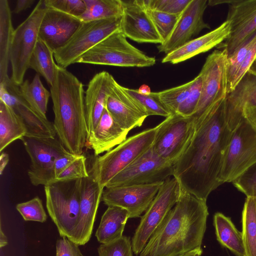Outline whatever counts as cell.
<instances>
[{"mask_svg":"<svg viewBox=\"0 0 256 256\" xmlns=\"http://www.w3.org/2000/svg\"><path fill=\"white\" fill-rule=\"evenodd\" d=\"M82 22L80 18L46 8L40 26L39 38L54 52L69 40Z\"/></svg>","mask_w":256,"mask_h":256,"instance_id":"7402d4cb","label":"cell"},{"mask_svg":"<svg viewBox=\"0 0 256 256\" xmlns=\"http://www.w3.org/2000/svg\"><path fill=\"white\" fill-rule=\"evenodd\" d=\"M86 10L80 18L82 22L122 17L123 8L121 0H84Z\"/></svg>","mask_w":256,"mask_h":256,"instance_id":"d6a6232c","label":"cell"},{"mask_svg":"<svg viewBox=\"0 0 256 256\" xmlns=\"http://www.w3.org/2000/svg\"><path fill=\"white\" fill-rule=\"evenodd\" d=\"M46 10L44 0H39L28 17L14 29L10 53V78L18 86L24 82L25 74L30 68Z\"/></svg>","mask_w":256,"mask_h":256,"instance_id":"52a82bcc","label":"cell"},{"mask_svg":"<svg viewBox=\"0 0 256 256\" xmlns=\"http://www.w3.org/2000/svg\"><path fill=\"white\" fill-rule=\"evenodd\" d=\"M82 179L44 186L46 208L61 237L71 240L80 215Z\"/></svg>","mask_w":256,"mask_h":256,"instance_id":"5b68a950","label":"cell"},{"mask_svg":"<svg viewBox=\"0 0 256 256\" xmlns=\"http://www.w3.org/2000/svg\"><path fill=\"white\" fill-rule=\"evenodd\" d=\"M202 254V250L201 248L192 250L180 256H201Z\"/></svg>","mask_w":256,"mask_h":256,"instance_id":"816d5d0a","label":"cell"},{"mask_svg":"<svg viewBox=\"0 0 256 256\" xmlns=\"http://www.w3.org/2000/svg\"><path fill=\"white\" fill-rule=\"evenodd\" d=\"M208 215L206 200L182 189L176 204L138 256H180L201 248Z\"/></svg>","mask_w":256,"mask_h":256,"instance_id":"7a4b0ae2","label":"cell"},{"mask_svg":"<svg viewBox=\"0 0 256 256\" xmlns=\"http://www.w3.org/2000/svg\"><path fill=\"white\" fill-rule=\"evenodd\" d=\"M214 225L218 241L238 256H246L242 234L235 227L230 218L222 213H216Z\"/></svg>","mask_w":256,"mask_h":256,"instance_id":"f546056e","label":"cell"},{"mask_svg":"<svg viewBox=\"0 0 256 256\" xmlns=\"http://www.w3.org/2000/svg\"><path fill=\"white\" fill-rule=\"evenodd\" d=\"M9 162L8 154L5 152H2L0 156V174L2 175Z\"/></svg>","mask_w":256,"mask_h":256,"instance_id":"681fc988","label":"cell"},{"mask_svg":"<svg viewBox=\"0 0 256 256\" xmlns=\"http://www.w3.org/2000/svg\"><path fill=\"white\" fill-rule=\"evenodd\" d=\"M191 0H142L146 10L180 15Z\"/></svg>","mask_w":256,"mask_h":256,"instance_id":"ab89813d","label":"cell"},{"mask_svg":"<svg viewBox=\"0 0 256 256\" xmlns=\"http://www.w3.org/2000/svg\"><path fill=\"white\" fill-rule=\"evenodd\" d=\"M195 130L192 116L172 114L158 125L152 147L159 156L174 165L190 144Z\"/></svg>","mask_w":256,"mask_h":256,"instance_id":"7c38bea8","label":"cell"},{"mask_svg":"<svg viewBox=\"0 0 256 256\" xmlns=\"http://www.w3.org/2000/svg\"><path fill=\"white\" fill-rule=\"evenodd\" d=\"M34 0H18L13 10L15 14H18L30 8L34 2Z\"/></svg>","mask_w":256,"mask_h":256,"instance_id":"c3c4849f","label":"cell"},{"mask_svg":"<svg viewBox=\"0 0 256 256\" xmlns=\"http://www.w3.org/2000/svg\"><path fill=\"white\" fill-rule=\"evenodd\" d=\"M232 132L224 98L196 126L190 144L174 165L173 177L182 190L206 201L210 193L222 184L220 176Z\"/></svg>","mask_w":256,"mask_h":256,"instance_id":"6da1fadb","label":"cell"},{"mask_svg":"<svg viewBox=\"0 0 256 256\" xmlns=\"http://www.w3.org/2000/svg\"><path fill=\"white\" fill-rule=\"evenodd\" d=\"M129 218L126 210L117 206H108L95 234L98 241L104 244L122 238Z\"/></svg>","mask_w":256,"mask_h":256,"instance_id":"4316f807","label":"cell"},{"mask_svg":"<svg viewBox=\"0 0 256 256\" xmlns=\"http://www.w3.org/2000/svg\"><path fill=\"white\" fill-rule=\"evenodd\" d=\"M16 209L25 221L44 222L47 214L44 210L42 200L38 196L26 202L16 204Z\"/></svg>","mask_w":256,"mask_h":256,"instance_id":"74e56055","label":"cell"},{"mask_svg":"<svg viewBox=\"0 0 256 256\" xmlns=\"http://www.w3.org/2000/svg\"><path fill=\"white\" fill-rule=\"evenodd\" d=\"M86 159L84 154L78 156L58 176L54 182L82 179L89 176L86 167Z\"/></svg>","mask_w":256,"mask_h":256,"instance_id":"ee69618b","label":"cell"},{"mask_svg":"<svg viewBox=\"0 0 256 256\" xmlns=\"http://www.w3.org/2000/svg\"><path fill=\"white\" fill-rule=\"evenodd\" d=\"M230 31L229 22L226 20L212 31L192 40L183 46L166 54L162 63L176 64L218 46L228 37Z\"/></svg>","mask_w":256,"mask_h":256,"instance_id":"d4e9b609","label":"cell"},{"mask_svg":"<svg viewBox=\"0 0 256 256\" xmlns=\"http://www.w3.org/2000/svg\"><path fill=\"white\" fill-rule=\"evenodd\" d=\"M242 236L246 256H256V198L247 197L242 212Z\"/></svg>","mask_w":256,"mask_h":256,"instance_id":"836d02e7","label":"cell"},{"mask_svg":"<svg viewBox=\"0 0 256 256\" xmlns=\"http://www.w3.org/2000/svg\"><path fill=\"white\" fill-rule=\"evenodd\" d=\"M207 6L206 0H191L180 14L170 36L158 46V52L167 54L192 40L204 29H210L204 20Z\"/></svg>","mask_w":256,"mask_h":256,"instance_id":"ac0fdd59","label":"cell"},{"mask_svg":"<svg viewBox=\"0 0 256 256\" xmlns=\"http://www.w3.org/2000/svg\"><path fill=\"white\" fill-rule=\"evenodd\" d=\"M106 108L114 121L130 132L140 127L148 114L144 108L114 80Z\"/></svg>","mask_w":256,"mask_h":256,"instance_id":"44dd1931","label":"cell"},{"mask_svg":"<svg viewBox=\"0 0 256 256\" xmlns=\"http://www.w3.org/2000/svg\"></svg>","mask_w":256,"mask_h":256,"instance_id":"11a10c76","label":"cell"},{"mask_svg":"<svg viewBox=\"0 0 256 256\" xmlns=\"http://www.w3.org/2000/svg\"><path fill=\"white\" fill-rule=\"evenodd\" d=\"M147 10L163 43L172 34L180 14H170L154 10Z\"/></svg>","mask_w":256,"mask_h":256,"instance_id":"8d00e7d4","label":"cell"},{"mask_svg":"<svg viewBox=\"0 0 256 256\" xmlns=\"http://www.w3.org/2000/svg\"><path fill=\"white\" fill-rule=\"evenodd\" d=\"M173 174L174 165L159 156L152 146L116 174L105 188L162 182Z\"/></svg>","mask_w":256,"mask_h":256,"instance_id":"5bb4252c","label":"cell"},{"mask_svg":"<svg viewBox=\"0 0 256 256\" xmlns=\"http://www.w3.org/2000/svg\"><path fill=\"white\" fill-rule=\"evenodd\" d=\"M128 132L114 121L106 108L96 127L87 138L86 142L97 156L124 142Z\"/></svg>","mask_w":256,"mask_h":256,"instance_id":"484cf974","label":"cell"},{"mask_svg":"<svg viewBox=\"0 0 256 256\" xmlns=\"http://www.w3.org/2000/svg\"><path fill=\"white\" fill-rule=\"evenodd\" d=\"M56 246V256H83L79 246L66 236L58 239Z\"/></svg>","mask_w":256,"mask_h":256,"instance_id":"f6af8a7d","label":"cell"},{"mask_svg":"<svg viewBox=\"0 0 256 256\" xmlns=\"http://www.w3.org/2000/svg\"><path fill=\"white\" fill-rule=\"evenodd\" d=\"M14 30L8 1L0 0V84L11 80L8 75V66Z\"/></svg>","mask_w":256,"mask_h":256,"instance_id":"83f0119b","label":"cell"},{"mask_svg":"<svg viewBox=\"0 0 256 256\" xmlns=\"http://www.w3.org/2000/svg\"><path fill=\"white\" fill-rule=\"evenodd\" d=\"M0 100L12 108L20 118L26 129L25 136L54 138L56 135L53 124L35 112L22 96L19 86L12 80L0 84Z\"/></svg>","mask_w":256,"mask_h":256,"instance_id":"2e32d148","label":"cell"},{"mask_svg":"<svg viewBox=\"0 0 256 256\" xmlns=\"http://www.w3.org/2000/svg\"><path fill=\"white\" fill-rule=\"evenodd\" d=\"M157 130L158 126L144 130L127 138L104 154L96 156L92 174L102 188H104L116 174L152 146Z\"/></svg>","mask_w":256,"mask_h":256,"instance_id":"277c9868","label":"cell"},{"mask_svg":"<svg viewBox=\"0 0 256 256\" xmlns=\"http://www.w3.org/2000/svg\"><path fill=\"white\" fill-rule=\"evenodd\" d=\"M123 14L119 30L126 38L138 42L161 44L158 32L142 0H122Z\"/></svg>","mask_w":256,"mask_h":256,"instance_id":"d6986e66","label":"cell"},{"mask_svg":"<svg viewBox=\"0 0 256 256\" xmlns=\"http://www.w3.org/2000/svg\"><path fill=\"white\" fill-rule=\"evenodd\" d=\"M256 162V128L244 117L232 131L226 150L220 181L232 182Z\"/></svg>","mask_w":256,"mask_h":256,"instance_id":"30bf717a","label":"cell"},{"mask_svg":"<svg viewBox=\"0 0 256 256\" xmlns=\"http://www.w3.org/2000/svg\"><path fill=\"white\" fill-rule=\"evenodd\" d=\"M46 8L80 18L86 8L84 0H44Z\"/></svg>","mask_w":256,"mask_h":256,"instance_id":"b9f144b4","label":"cell"},{"mask_svg":"<svg viewBox=\"0 0 256 256\" xmlns=\"http://www.w3.org/2000/svg\"><path fill=\"white\" fill-rule=\"evenodd\" d=\"M78 156L68 152L59 157L56 160L54 168L55 180L58 176L72 163Z\"/></svg>","mask_w":256,"mask_h":256,"instance_id":"bcb514c9","label":"cell"},{"mask_svg":"<svg viewBox=\"0 0 256 256\" xmlns=\"http://www.w3.org/2000/svg\"><path fill=\"white\" fill-rule=\"evenodd\" d=\"M50 92L58 138L70 153L82 154L88 136L84 91L82 82L58 65Z\"/></svg>","mask_w":256,"mask_h":256,"instance_id":"3957f363","label":"cell"},{"mask_svg":"<svg viewBox=\"0 0 256 256\" xmlns=\"http://www.w3.org/2000/svg\"><path fill=\"white\" fill-rule=\"evenodd\" d=\"M234 186L248 198H256V162L232 182Z\"/></svg>","mask_w":256,"mask_h":256,"instance_id":"7bdbcfd3","label":"cell"},{"mask_svg":"<svg viewBox=\"0 0 256 256\" xmlns=\"http://www.w3.org/2000/svg\"><path fill=\"white\" fill-rule=\"evenodd\" d=\"M226 54L224 50H214L206 58L198 74L202 80L200 98L191 116L195 126L227 94Z\"/></svg>","mask_w":256,"mask_h":256,"instance_id":"ba28073f","label":"cell"},{"mask_svg":"<svg viewBox=\"0 0 256 256\" xmlns=\"http://www.w3.org/2000/svg\"><path fill=\"white\" fill-rule=\"evenodd\" d=\"M0 222V248L5 246L8 244V241L7 237L6 234H4L2 230V225Z\"/></svg>","mask_w":256,"mask_h":256,"instance_id":"f907efd6","label":"cell"},{"mask_svg":"<svg viewBox=\"0 0 256 256\" xmlns=\"http://www.w3.org/2000/svg\"><path fill=\"white\" fill-rule=\"evenodd\" d=\"M193 80L180 86L156 92L163 104L172 114L176 113L180 105L188 96Z\"/></svg>","mask_w":256,"mask_h":256,"instance_id":"e575fe53","label":"cell"},{"mask_svg":"<svg viewBox=\"0 0 256 256\" xmlns=\"http://www.w3.org/2000/svg\"><path fill=\"white\" fill-rule=\"evenodd\" d=\"M114 77L102 71L96 74L90 81L84 95L88 136L94 130L106 108Z\"/></svg>","mask_w":256,"mask_h":256,"instance_id":"603a6c76","label":"cell"},{"mask_svg":"<svg viewBox=\"0 0 256 256\" xmlns=\"http://www.w3.org/2000/svg\"><path fill=\"white\" fill-rule=\"evenodd\" d=\"M156 62L154 57L132 45L118 30L89 50L76 63L144 68L152 66Z\"/></svg>","mask_w":256,"mask_h":256,"instance_id":"8992f818","label":"cell"},{"mask_svg":"<svg viewBox=\"0 0 256 256\" xmlns=\"http://www.w3.org/2000/svg\"><path fill=\"white\" fill-rule=\"evenodd\" d=\"M54 58V52L38 38L30 59V68L42 76L50 86L54 80L58 66Z\"/></svg>","mask_w":256,"mask_h":256,"instance_id":"1f68e13d","label":"cell"},{"mask_svg":"<svg viewBox=\"0 0 256 256\" xmlns=\"http://www.w3.org/2000/svg\"><path fill=\"white\" fill-rule=\"evenodd\" d=\"M104 189L92 174L82 179L79 218L70 240L79 246L91 238Z\"/></svg>","mask_w":256,"mask_h":256,"instance_id":"ffe728a7","label":"cell"},{"mask_svg":"<svg viewBox=\"0 0 256 256\" xmlns=\"http://www.w3.org/2000/svg\"><path fill=\"white\" fill-rule=\"evenodd\" d=\"M182 188L175 178L165 180L154 199L141 216L132 238L134 254L139 255L149 239L178 201Z\"/></svg>","mask_w":256,"mask_h":256,"instance_id":"8fae6325","label":"cell"},{"mask_svg":"<svg viewBox=\"0 0 256 256\" xmlns=\"http://www.w3.org/2000/svg\"><path fill=\"white\" fill-rule=\"evenodd\" d=\"M98 252V256H134L132 240L124 236L112 242L101 244Z\"/></svg>","mask_w":256,"mask_h":256,"instance_id":"f35d334b","label":"cell"},{"mask_svg":"<svg viewBox=\"0 0 256 256\" xmlns=\"http://www.w3.org/2000/svg\"><path fill=\"white\" fill-rule=\"evenodd\" d=\"M164 182L104 188L101 200L108 206H117L126 210L130 218L140 217L146 211Z\"/></svg>","mask_w":256,"mask_h":256,"instance_id":"9a60e30c","label":"cell"},{"mask_svg":"<svg viewBox=\"0 0 256 256\" xmlns=\"http://www.w3.org/2000/svg\"><path fill=\"white\" fill-rule=\"evenodd\" d=\"M125 90L144 108L149 116L156 115L166 118L172 114L161 102L156 92L144 95L140 94L137 90L126 88Z\"/></svg>","mask_w":256,"mask_h":256,"instance_id":"d590c367","label":"cell"},{"mask_svg":"<svg viewBox=\"0 0 256 256\" xmlns=\"http://www.w3.org/2000/svg\"><path fill=\"white\" fill-rule=\"evenodd\" d=\"M31 164L28 174L34 186H47L55 182L54 168L56 160L68 152L58 138L24 136L21 140Z\"/></svg>","mask_w":256,"mask_h":256,"instance_id":"4fadbf2b","label":"cell"},{"mask_svg":"<svg viewBox=\"0 0 256 256\" xmlns=\"http://www.w3.org/2000/svg\"><path fill=\"white\" fill-rule=\"evenodd\" d=\"M202 86V78L198 74L193 79L190 92L186 99L180 105L176 113L184 117H190L194 114L200 98Z\"/></svg>","mask_w":256,"mask_h":256,"instance_id":"60d3db41","label":"cell"},{"mask_svg":"<svg viewBox=\"0 0 256 256\" xmlns=\"http://www.w3.org/2000/svg\"><path fill=\"white\" fill-rule=\"evenodd\" d=\"M121 17L82 22L69 40L54 52L57 65L66 68L89 50L120 29Z\"/></svg>","mask_w":256,"mask_h":256,"instance_id":"9c48e42d","label":"cell"},{"mask_svg":"<svg viewBox=\"0 0 256 256\" xmlns=\"http://www.w3.org/2000/svg\"><path fill=\"white\" fill-rule=\"evenodd\" d=\"M19 88L22 96L28 104L42 118H47L46 113L51 94L44 86L40 74H36L30 82L26 80Z\"/></svg>","mask_w":256,"mask_h":256,"instance_id":"4dcf8cb0","label":"cell"},{"mask_svg":"<svg viewBox=\"0 0 256 256\" xmlns=\"http://www.w3.org/2000/svg\"><path fill=\"white\" fill-rule=\"evenodd\" d=\"M256 106V76L248 70L225 98L227 123L232 132L243 117L246 108Z\"/></svg>","mask_w":256,"mask_h":256,"instance_id":"cb8c5ba5","label":"cell"},{"mask_svg":"<svg viewBox=\"0 0 256 256\" xmlns=\"http://www.w3.org/2000/svg\"><path fill=\"white\" fill-rule=\"evenodd\" d=\"M137 90L140 94L144 95H148L152 92L150 88L144 84L142 85Z\"/></svg>","mask_w":256,"mask_h":256,"instance_id":"f5cc1de1","label":"cell"},{"mask_svg":"<svg viewBox=\"0 0 256 256\" xmlns=\"http://www.w3.org/2000/svg\"><path fill=\"white\" fill-rule=\"evenodd\" d=\"M243 117L256 128V106L244 110Z\"/></svg>","mask_w":256,"mask_h":256,"instance_id":"7dc6e473","label":"cell"},{"mask_svg":"<svg viewBox=\"0 0 256 256\" xmlns=\"http://www.w3.org/2000/svg\"><path fill=\"white\" fill-rule=\"evenodd\" d=\"M26 129L14 110L0 100V152L16 140L26 136Z\"/></svg>","mask_w":256,"mask_h":256,"instance_id":"f1b7e54d","label":"cell"},{"mask_svg":"<svg viewBox=\"0 0 256 256\" xmlns=\"http://www.w3.org/2000/svg\"><path fill=\"white\" fill-rule=\"evenodd\" d=\"M248 71L256 76V60L252 64Z\"/></svg>","mask_w":256,"mask_h":256,"instance_id":"db71d44e","label":"cell"},{"mask_svg":"<svg viewBox=\"0 0 256 256\" xmlns=\"http://www.w3.org/2000/svg\"><path fill=\"white\" fill-rule=\"evenodd\" d=\"M229 4L226 20L230 25V33L224 42L217 46L226 51L227 58L256 31V0H231Z\"/></svg>","mask_w":256,"mask_h":256,"instance_id":"e0dca14e","label":"cell"}]
</instances>
